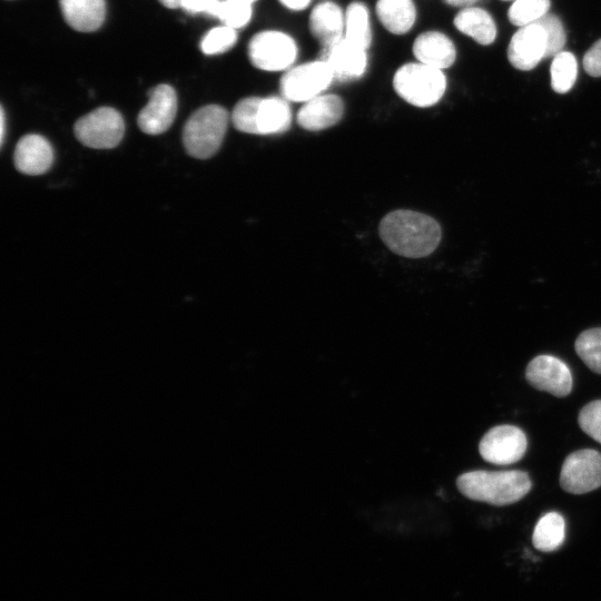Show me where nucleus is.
<instances>
[{
    "label": "nucleus",
    "instance_id": "obj_3",
    "mask_svg": "<svg viewBox=\"0 0 601 601\" xmlns=\"http://www.w3.org/2000/svg\"><path fill=\"white\" fill-rule=\"evenodd\" d=\"M443 70L422 62H406L395 71L393 88L407 104L426 108L437 104L446 90Z\"/></svg>",
    "mask_w": 601,
    "mask_h": 601
},
{
    "label": "nucleus",
    "instance_id": "obj_31",
    "mask_svg": "<svg viewBox=\"0 0 601 601\" xmlns=\"http://www.w3.org/2000/svg\"><path fill=\"white\" fill-rule=\"evenodd\" d=\"M582 431L601 444V400L588 403L579 413Z\"/></svg>",
    "mask_w": 601,
    "mask_h": 601
},
{
    "label": "nucleus",
    "instance_id": "obj_23",
    "mask_svg": "<svg viewBox=\"0 0 601 601\" xmlns=\"http://www.w3.org/2000/svg\"><path fill=\"white\" fill-rule=\"evenodd\" d=\"M564 535L565 523L563 516L556 512H549L538 521L532 541L538 550L551 552L562 544Z\"/></svg>",
    "mask_w": 601,
    "mask_h": 601
},
{
    "label": "nucleus",
    "instance_id": "obj_15",
    "mask_svg": "<svg viewBox=\"0 0 601 601\" xmlns=\"http://www.w3.org/2000/svg\"><path fill=\"white\" fill-rule=\"evenodd\" d=\"M16 168L26 175H41L49 170L53 161L50 142L37 134L23 136L13 155Z\"/></svg>",
    "mask_w": 601,
    "mask_h": 601
},
{
    "label": "nucleus",
    "instance_id": "obj_9",
    "mask_svg": "<svg viewBox=\"0 0 601 601\" xmlns=\"http://www.w3.org/2000/svg\"><path fill=\"white\" fill-rule=\"evenodd\" d=\"M526 446V436L522 430L513 425H497L484 434L479 451L489 463L509 465L524 456Z\"/></svg>",
    "mask_w": 601,
    "mask_h": 601
},
{
    "label": "nucleus",
    "instance_id": "obj_16",
    "mask_svg": "<svg viewBox=\"0 0 601 601\" xmlns=\"http://www.w3.org/2000/svg\"><path fill=\"white\" fill-rule=\"evenodd\" d=\"M344 26L345 11L334 1L319 2L311 11L308 27L311 33L323 48L344 38Z\"/></svg>",
    "mask_w": 601,
    "mask_h": 601
},
{
    "label": "nucleus",
    "instance_id": "obj_10",
    "mask_svg": "<svg viewBox=\"0 0 601 601\" xmlns=\"http://www.w3.org/2000/svg\"><path fill=\"white\" fill-rule=\"evenodd\" d=\"M525 377L531 386L556 397H564L572 390L569 367L551 355H539L526 366Z\"/></svg>",
    "mask_w": 601,
    "mask_h": 601
},
{
    "label": "nucleus",
    "instance_id": "obj_32",
    "mask_svg": "<svg viewBox=\"0 0 601 601\" xmlns=\"http://www.w3.org/2000/svg\"><path fill=\"white\" fill-rule=\"evenodd\" d=\"M223 0H183L180 8L188 13H206L218 18Z\"/></svg>",
    "mask_w": 601,
    "mask_h": 601
},
{
    "label": "nucleus",
    "instance_id": "obj_18",
    "mask_svg": "<svg viewBox=\"0 0 601 601\" xmlns=\"http://www.w3.org/2000/svg\"><path fill=\"white\" fill-rule=\"evenodd\" d=\"M293 114L289 101L282 96L259 97L256 125L258 135H278L289 129Z\"/></svg>",
    "mask_w": 601,
    "mask_h": 601
},
{
    "label": "nucleus",
    "instance_id": "obj_13",
    "mask_svg": "<svg viewBox=\"0 0 601 601\" xmlns=\"http://www.w3.org/2000/svg\"><path fill=\"white\" fill-rule=\"evenodd\" d=\"M546 36L538 22L520 27L511 38L508 58L511 65L522 71L533 69L545 58Z\"/></svg>",
    "mask_w": 601,
    "mask_h": 601
},
{
    "label": "nucleus",
    "instance_id": "obj_14",
    "mask_svg": "<svg viewBox=\"0 0 601 601\" xmlns=\"http://www.w3.org/2000/svg\"><path fill=\"white\" fill-rule=\"evenodd\" d=\"M344 101L334 93H322L299 108L296 120L308 131H321L336 125L344 115Z\"/></svg>",
    "mask_w": 601,
    "mask_h": 601
},
{
    "label": "nucleus",
    "instance_id": "obj_30",
    "mask_svg": "<svg viewBox=\"0 0 601 601\" xmlns=\"http://www.w3.org/2000/svg\"><path fill=\"white\" fill-rule=\"evenodd\" d=\"M253 4L240 0H223L218 19L228 27L239 29L252 19Z\"/></svg>",
    "mask_w": 601,
    "mask_h": 601
},
{
    "label": "nucleus",
    "instance_id": "obj_19",
    "mask_svg": "<svg viewBox=\"0 0 601 601\" xmlns=\"http://www.w3.org/2000/svg\"><path fill=\"white\" fill-rule=\"evenodd\" d=\"M62 16L75 30H97L106 16L105 0H59Z\"/></svg>",
    "mask_w": 601,
    "mask_h": 601
},
{
    "label": "nucleus",
    "instance_id": "obj_6",
    "mask_svg": "<svg viewBox=\"0 0 601 601\" xmlns=\"http://www.w3.org/2000/svg\"><path fill=\"white\" fill-rule=\"evenodd\" d=\"M334 81L331 68L319 58L286 70L279 81V91L289 102L304 104L324 93Z\"/></svg>",
    "mask_w": 601,
    "mask_h": 601
},
{
    "label": "nucleus",
    "instance_id": "obj_38",
    "mask_svg": "<svg viewBox=\"0 0 601 601\" xmlns=\"http://www.w3.org/2000/svg\"><path fill=\"white\" fill-rule=\"evenodd\" d=\"M240 1L249 2L253 4L256 0H240Z\"/></svg>",
    "mask_w": 601,
    "mask_h": 601
},
{
    "label": "nucleus",
    "instance_id": "obj_33",
    "mask_svg": "<svg viewBox=\"0 0 601 601\" xmlns=\"http://www.w3.org/2000/svg\"><path fill=\"white\" fill-rule=\"evenodd\" d=\"M583 68L592 77H601V39L585 52Z\"/></svg>",
    "mask_w": 601,
    "mask_h": 601
},
{
    "label": "nucleus",
    "instance_id": "obj_21",
    "mask_svg": "<svg viewBox=\"0 0 601 601\" xmlns=\"http://www.w3.org/2000/svg\"><path fill=\"white\" fill-rule=\"evenodd\" d=\"M455 28L477 43L491 45L496 37V26L491 14L476 7L462 8L454 17Z\"/></svg>",
    "mask_w": 601,
    "mask_h": 601
},
{
    "label": "nucleus",
    "instance_id": "obj_12",
    "mask_svg": "<svg viewBox=\"0 0 601 601\" xmlns=\"http://www.w3.org/2000/svg\"><path fill=\"white\" fill-rule=\"evenodd\" d=\"M321 58L331 68L335 80L352 81L362 78L368 67L367 49L346 38L323 48Z\"/></svg>",
    "mask_w": 601,
    "mask_h": 601
},
{
    "label": "nucleus",
    "instance_id": "obj_35",
    "mask_svg": "<svg viewBox=\"0 0 601 601\" xmlns=\"http://www.w3.org/2000/svg\"><path fill=\"white\" fill-rule=\"evenodd\" d=\"M445 3L452 7L466 8L472 7L477 0H443Z\"/></svg>",
    "mask_w": 601,
    "mask_h": 601
},
{
    "label": "nucleus",
    "instance_id": "obj_34",
    "mask_svg": "<svg viewBox=\"0 0 601 601\" xmlns=\"http://www.w3.org/2000/svg\"><path fill=\"white\" fill-rule=\"evenodd\" d=\"M278 2L290 11H302L309 7L312 0H278Z\"/></svg>",
    "mask_w": 601,
    "mask_h": 601
},
{
    "label": "nucleus",
    "instance_id": "obj_29",
    "mask_svg": "<svg viewBox=\"0 0 601 601\" xmlns=\"http://www.w3.org/2000/svg\"><path fill=\"white\" fill-rule=\"evenodd\" d=\"M536 22L542 26L546 36L545 58L554 57L562 51L566 41V33L562 21L554 13L548 12Z\"/></svg>",
    "mask_w": 601,
    "mask_h": 601
},
{
    "label": "nucleus",
    "instance_id": "obj_20",
    "mask_svg": "<svg viewBox=\"0 0 601 601\" xmlns=\"http://www.w3.org/2000/svg\"><path fill=\"white\" fill-rule=\"evenodd\" d=\"M375 12L381 24L396 36L407 33L417 17L413 0H377Z\"/></svg>",
    "mask_w": 601,
    "mask_h": 601
},
{
    "label": "nucleus",
    "instance_id": "obj_36",
    "mask_svg": "<svg viewBox=\"0 0 601 601\" xmlns=\"http://www.w3.org/2000/svg\"><path fill=\"white\" fill-rule=\"evenodd\" d=\"M165 7L175 9L180 8L183 0H159Z\"/></svg>",
    "mask_w": 601,
    "mask_h": 601
},
{
    "label": "nucleus",
    "instance_id": "obj_37",
    "mask_svg": "<svg viewBox=\"0 0 601 601\" xmlns=\"http://www.w3.org/2000/svg\"><path fill=\"white\" fill-rule=\"evenodd\" d=\"M4 112H3V109H1V141H3V136H4Z\"/></svg>",
    "mask_w": 601,
    "mask_h": 601
},
{
    "label": "nucleus",
    "instance_id": "obj_28",
    "mask_svg": "<svg viewBox=\"0 0 601 601\" xmlns=\"http://www.w3.org/2000/svg\"><path fill=\"white\" fill-rule=\"evenodd\" d=\"M258 101L259 97H246L235 105L231 112V121L237 130L258 135L256 125Z\"/></svg>",
    "mask_w": 601,
    "mask_h": 601
},
{
    "label": "nucleus",
    "instance_id": "obj_7",
    "mask_svg": "<svg viewBox=\"0 0 601 601\" xmlns=\"http://www.w3.org/2000/svg\"><path fill=\"white\" fill-rule=\"evenodd\" d=\"M73 130L82 145L95 149H110L121 141L125 122L116 109L100 107L79 118Z\"/></svg>",
    "mask_w": 601,
    "mask_h": 601
},
{
    "label": "nucleus",
    "instance_id": "obj_8",
    "mask_svg": "<svg viewBox=\"0 0 601 601\" xmlns=\"http://www.w3.org/2000/svg\"><path fill=\"white\" fill-rule=\"evenodd\" d=\"M561 487L571 494H584L601 486V454L591 449L566 456L560 472Z\"/></svg>",
    "mask_w": 601,
    "mask_h": 601
},
{
    "label": "nucleus",
    "instance_id": "obj_25",
    "mask_svg": "<svg viewBox=\"0 0 601 601\" xmlns=\"http://www.w3.org/2000/svg\"><path fill=\"white\" fill-rule=\"evenodd\" d=\"M578 356L594 373L601 374V328L582 332L574 344Z\"/></svg>",
    "mask_w": 601,
    "mask_h": 601
},
{
    "label": "nucleus",
    "instance_id": "obj_4",
    "mask_svg": "<svg viewBox=\"0 0 601 601\" xmlns=\"http://www.w3.org/2000/svg\"><path fill=\"white\" fill-rule=\"evenodd\" d=\"M228 118L227 110L218 105L197 109L183 130V142L188 155L198 159L214 156L223 142Z\"/></svg>",
    "mask_w": 601,
    "mask_h": 601
},
{
    "label": "nucleus",
    "instance_id": "obj_2",
    "mask_svg": "<svg viewBox=\"0 0 601 601\" xmlns=\"http://www.w3.org/2000/svg\"><path fill=\"white\" fill-rule=\"evenodd\" d=\"M460 492L470 500L492 505H508L520 501L531 489V480L523 471H471L456 480Z\"/></svg>",
    "mask_w": 601,
    "mask_h": 601
},
{
    "label": "nucleus",
    "instance_id": "obj_1",
    "mask_svg": "<svg viewBox=\"0 0 601 601\" xmlns=\"http://www.w3.org/2000/svg\"><path fill=\"white\" fill-rule=\"evenodd\" d=\"M378 231L393 253L408 258L430 255L442 237L441 227L434 218L408 209L388 213L381 220Z\"/></svg>",
    "mask_w": 601,
    "mask_h": 601
},
{
    "label": "nucleus",
    "instance_id": "obj_26",
    "mask_svg": "<svg viewBox=\"0 0 601 601\" xmlns=\"http://www.w3.org/2000/svg\"><path fill=\"white\" fill-rule=\"evenodd\" d=\"M550 4V0H514L508 17L516 27L532 24L549 12Z\"/></svg>",
    "mask_w": 601,
    "mask_h": 601
},
{
    "label": "nucleus",
    "instance_id": "obj_17",
    "mask_svg": "<svg viewBox=\"0 0 601 601\" xmlns=\"http://www.w3.org/2000/svg\"><path fill=\"white\" fill-rule=\"evenodd\" d=\"M412 50L416 61L441 70L450 68L456 58L453 41L446 35L434 30L420 33Z\"/></svg>",
    "mask_w": 601,
    "mask_h": 601
},
{
    "label": "nucleus",
    "instance_id": "obj_11",
    "mask_svg": "<svg viewBox=\"0 0 601 601\" xmlns=\"http://www.w3.org/2000/svg\"><path fill=\"white\" fill-rule=\"evenodd\" d=\"M177 112V96L169 85H158L148 92V102L140 110L137 122L148 135L165 132L173 124Z\"/></svg>",
    "mask_w": 601,
    "mask_h": 601
},
{
    "label": "nucleus",
    "instance_id": "obj_24",
    "mask_svg": "<svg viewBox=\"0 0 601 601\" xmlns=\"http://www.w3.org/2000/svg\"><path fill=\"white\" fill-rule=\"evenodd\" d=\"M551 87L558 93H565L573 87L578 76V62L572 52L561 51L552 57L550 67Z\"/></svg>",
    "mask_w": 601,
    "mask_h": 601
},
{
    "label": "nucleus",
    "instance_id": "obj_5",
    "mask_svg": "<svg viewBox=\"0 0 601 601\" xmlns=\"http://www.w3.org/2000/svg\"><path fill=\"white\" fill-rule=\"evenodd\" d=\"M297 57L296 40L282 30L259 31L248 42L249 61L263 71L285 72L295 65Z\"/></svg>",
    "mask_w": 601,
    "mask_h": 601
},
{
    "label": "nucleus",
    "instance_id": "obj_22",
    "mask_svg": "<svg viewBox=\"0 0 601 601\" xmlns=\"http://www.w3.org/2000/svg\"><path fill=\"white\" fill-rule=\"evenodd\" d=\"M344 38L367 50L372 45L370 11L361 1H352L345 9Z\"/></svg>",
    "mask_w": 601,
    "mask_h": 601
},
{
    "label": "nucleus",
    "instance_id": "obj_27",
    "mask_svg": "<svg viewBox=\"0 0 601 601\" xmlns=\"http://www.w3.org/2000/svg\"><path fill=\"white\" fill-rule=\"evenodd\" d=\"M237 41L236 29L221 24L210 29L201 39L200 49L206 55H217L229 50Z\"/></svg>",
    "mask_w": 601,
    "mask_h": 601
}]
</instances>
